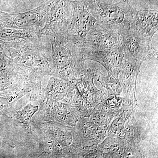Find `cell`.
I'll return each instance as SVG.
<instances>
[{
	"label": "cell",
	"mask_w": 158,
	"mask_h": 158,
	"mask_svg": "<svg viewBox=\"0 0 158 158\" xmlns=\"http://www.w3.org/2000/svg\"><path fill=\"white\" fill-rule=\"evenodd\" d=\"M120 36L107 31L97 23L86 35L84 48L104 50L118 47Z\"/></svg>",
	"instance_id": "cell-4"
},
{
	"label": "cell",
	"mask_w": 158,
	"mask_h": 158,
	"mask_svg": "<svg viewBox=\"0 0 158 158\" xmlns=\"http://www.w3.org/2000/svg\"><path fill=\"white\" fill-rule=\"evenodd\" d=\"M38 110V107L29 105L22 110L18 112L17 115L19 120L24 123H28L32 116Z\"/></svg>",
	"instance_id": "cell-7"
},
{
	"label": "cell",
	"mask_w": 158,
	"mask_h": 158,
	"mask_svg": "<svg viewBox=\"0 0 158 158\" xmlns=\"http://www.w3.org/2000/svg\"><path fill=\"white\" fill-rule=\"evenodd\" d=\"M97 22L107 31L123 36L129 31L135 10L125 0L115 5H108L99 0L87 2Z\"/></svg>",
	"instance_id": "cell-1"
},
{
	"label": "cell",
	"mask_w": 158,
	"mask_h": 158,
	"mask_svg": "<svg viewBox=\"0 0 158 158\" xmlns=\"http://www.w3.org/2000/svg\"><path fill=\"white\" fill-rule=\"evenodd\" d=\"M158 19L157 11L135 10L130 29L148 40H152L154 35L158 31Z\"/></svg>",
	"instance_id": "cell-5"
},
{
	"label": "cell",
	"mask_w": 158,
	"mask_h": 158,
	"mask_svg": "<svg viewBox=\"0 0 158 158\" xmlns=\"http://www.w3.org/2000/svg\"><path fill=\"white\" fill-rule=\"evenodd\" d=\"M84 58L96 60L104 64L111 71L118 69L122 65L124 59V55L119 46L118 47L97 50L83 47Z\"/></svg>",
	"instance_id": "cell-6"
},
{
	"label": "cell",
	"mask_w": 158,
	"mask_h": 158,
	"mask_svg": "<svg viewBox=\"0 0 158 158\" xmlns=\"http://www.w3.org/2000/svg\"><path fill=\"white\" fill-rule=\"evenodd\" d=\"M8 104V100L4 98H0V111H2L6 108Z\"/></svg>",
	"instance_id": "cell-8"
},
{
	"label": "cell",
	"mask_w": 158,
	"mask_h": 158,
	"mask_svg": "<svg viewBox=\"0 0 158 158\" xmlns=\"http://www.w3.org/2000/svg\"><path fill=\"white\" fill-rule=\"evenodd\" d=\"M97 23L96 19L89 11L86 0H79L73 4L72 17L64 34L84 47L86 35Z\"/></svg>",
	"instance_id": "cell-2"
},
{
	"label": "cell",
	"mask_w": 158,
	"mask_h": 158,
	"mask_svg": "<svg viewBox=\"0 0 158 158\" xmlns=\"http://www.w3.org/2000/svg\"><path fill=\"white\" fill-rule=\"evenodd\" d=\"M119 48L124 58L131 61L141 60L157 54V48L148 40L130 29L127 34L120 36Z\"/></svg>",
	"instance_id": "cell-3"
}]
</instances>
